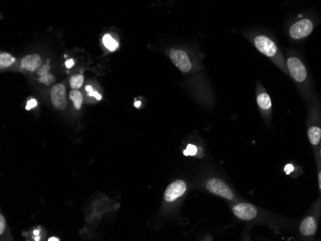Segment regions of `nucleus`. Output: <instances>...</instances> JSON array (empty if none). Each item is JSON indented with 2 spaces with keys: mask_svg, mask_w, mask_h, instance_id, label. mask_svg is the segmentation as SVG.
<instances>
[{
  "mask_svg": "<svg viewBox=\"0 0 321 241\" xmlns=\"http://www.w3.org/2000/svg\"><path fill=\"white\" fill-rule=\"evenodd\" d=\"M83 83H84V76L81 74H77L70 78V86L72 87V89H78L83 86Z\"/></svg>",
  "mask_w": 321,
  "mask_h": 241,
  "instance_id": "f3484780",
  "label": "nucleus"
},
{
  "mask_svg": "<svg viewBox=\"0 0 321 241\" xmlns=\"http://www.w3.org/2000/svg\"><path fill=\"white\" fill-rule=\"evenodd\" d=\"M314 28V22L310 17H303L297 20L289 28V36L293 40H301L312 33Z\"/></svg>",
  "mask_w": 321,
  "mask_h": 241,
  "instance_id": "7ed1b4c3",
  "label": "nucleus"
},
{
  "mask_svg": "<svg viewBox=\"0 0 321 241\" xmlns=\"http://www.w3.org/2000/svg\"><path fill=\"white\" fill-rule=\"evenodd\" d=\"M198 149L197 147L194 146V145H188L187 149L184 151V155L185 156H194L197 153Z\"/></svg>",
  "mask_w": 321,
  "mask_h": 241,
  "instance_id": "a211bd4d",
  "label": "nucleus"
},
{
  "mask_svg": "<svg viewBox=\"0 0 321 241\" xmlns=\"http://www.w3.org/2000/svg\"><path fill=\"white\" fill-rule=\"evenodd\" d=\"M21 67L28 71H35L42 67V59L39 55H28L21 61Z\"/></svg>",
  "mask_w": 321,
  "mask_h": 241,
  "instance_id": "9d476101",
  "label": "nucleus"
},
{
  "mask_svg": "<svg viewBox=\"0 0 321 241\" xmlns=\"http://www.w3.org/2000/svg\"><path fill=\"white\" fill-rule=\"evenodd\" d=\"M308 137L312 146L319 145L321 141V127L317 125H312L308 130Z\"/></svg>",
  "mask_w": 321,
  "mask_h": 241,
  "instance_id": "f8f14e48",
  "label": "nucleus"
},
{
  "mask_svg": "<svg viewBox=\"0 0 321 241\" xmlns=\"http://www.w3.org/2000/svg\"><path fill=\"white\" fill-rule=\"evenodd\" d=\"M51 101L53 106L58 110L66 109L67 102V95H66V87L64 85L59 84L53 86L51 91Z\"/></svg>",
  "mask_w": 321,
  "mask_h": 241,
  "instance_id": "0eeeda50",
  "label": "nucleus"
},
{
  "mask_svg": "<svg viewBox=\"0 0 321 241\" xmlns=\"http://www.w3.org/2000/svg\"><path fill=\"white\" fill-rule=\"evenodd\" d=\"M187 186L186 183L183 181H175L171 183L165 190L164 197L166 202H174L176 199L183 196L186 192Z\"/></svg>",
  "mask_w": 321,
  "mask_h": 241,
  "instance_id": "423d86ee",
  "label": "nucleus"
},
{
  "mask_svg": "<svg viewBox=\"0 0 321 241\" xmlns=\"http://www.w3.org/2000/svg\"><path fill=\"white\" fill-rule=\"evenodd\" d=\"M70 98L71 99V101L73 102L74 108L77 109V110H80L81 107H82V104H83V95H82V94L77 89H72L70 92Z\"/></svg>",
  "mask_w": 321,
  "mask_h": 241,
  "instance_id": "4468645a",
  "label": "nucleus"
},
{
  "mask_svg": "<svg viewBox=\"0 0 321 241\" xmlns=\"http://www.w3.org/2000/svg\"><path fill=\"white\" fill-rule=\"evenodd\" d=\"M257 103H258V106L260 107V109H261L262 111H270L271 106H272L270 96H269L268 93H266L264 91L258 93V95H257Z\"/></svg>",
  "mask_w": 321,
  "mask_h": 241,
  "instance_id": "ddd939ff",
  "label": "nucleus"
},
{
  "mask_svg": "<svg viewBox=\"0 0 321 241\" xmlns=\"http://www.w3.org/2000/svg\"><path fill=\"white\" fill-rule=\"evenodd\" d=\"M5 219L3 216H0V233L2 234L4 232V229H5Z\"/></svg>",
  "mask_w": 321,
  "mask_h": 241,
  "instance_id": "412c9836",
  "label": "nucleus"
},
{
  "mask_svg": "<svg viewBox=\"0 0 321 241\" xmlns=\"http://www.w3.org/2000/svg\"><path fill=\"white\" fill-rule=\"evenodd\" d=\"M253 43L261 54L273 61L274 64H276L285 73L289 74L286 67V61L284 60L283 54L273 40L266 35H257L253 39Z\"/></svg>",
  "mask_w": 321,
  "mask_h": 241,
  "instance_id": "f257e3e1",
  "label": "nucleus"
},
{
  "mask_svg": "<svg viewBox=\"0 0 321 241\" xmlns=\"http://www.w3.org/2000/svg\"><path fill=\"white\" fill-rule=\"evenodd\" d=\"M206 188L213 194H216V195L228 199V200L234 199L233 191L226 185L224 182H222L221 180L211 179L207 182Z\"/></svg>",
  "mask_w": 321,
  "mask_h": 241,
  "instance_id": "39448f33",
  "label": "nucleus"
},
{
  "mask_svg": "<svg viewBox=\"0 0 321 241\" xmlns=\"http://www.w3.org/2000/svg\"><path fill=\"white\" fill-rule=\"evenodd\" d=\"M37 105H38V102L36 101L35 99H30L26 105L27 111H29V110H31V109H33V108H35Z\"/></svg>",
  "mask_w": 321,
  "mask_h": 241,
  "instance_id": "aec40b11",
  "label": "nucleus"
},
{
  "mask_svg": "<svg viewBox=\"0 0 321 241\" xmlns=\"http://www.w3.org/2000/svg\"><path fill=\"white\" fill-rule=\"evenodd\" d=\"M49 69H50V66L48 64H45V65H42V67L37 70V74L39 76L38 80L46 86H50L55 81L54 76L49 73Z\"/></svg>",
  "mask_w": 321,
  "mask_h": 241,
  "instance_id": "9b49d317",
  "label": "nucleus"
},
{
  "mask_svg": "<svg viewBox=\"0 0 321 241\" xmlns=\"http://www.w3.org/2000/svg\"><path fill=\"white\" fill-rule=\"evenodd\" d=\"M74 66V60L70 59V60L66 61V67L68 69H71Z\"/></svg>",
  "mask_w": 321,
  "mask_h": 241,
  "instance_id": "4be33fe9",
  "label": "nucleus"
},
{
  "mask_svg": "<svg viewBox=\"0 0 321 241\" xmlns=\"http://www.w3.org/2000/svg\"><path fill=\"white\" fill-rule=\"evenodd\" d=\"M318 182H319V189H320L321 191V169L318 172Z\"/></svg>",
  "mask_w": 321,
  "mask_h": 241,
  "instance_id": "b1692460",
  "label": "nucleus"
},
{
  "mask_svg": "<svg viewBox=\"0 0 321 241\" xmlns=\"http://www.w3.org/2000/svg\"><path fill=\"white\" fill-rule=\"evenodd\" d=\"M86 91H87V93H89V95H90V96H94V97L96 98V100H98V101H99V100H101V99H102V96H101V95H100V94H98V93L96 92V91H94L92 86H87V87H86Z\"/></svg>",
  "mask_w": 321,
  "mask_h": 241,
  "instance_id": "6ab92c4d",
  "label": "nucleus"
},
{
  "mask_svg": "<svg viewBox=\"0 0 321 241\" xmlns=\"http://www.w3.org/2000/svg\"><path fill=\"white\" fill-rule=\"evenodd\" d=\"M320 156H321V149H320Z\"/></svg>",
  "mask_w": 321,
  "mask_h": 241,
  "instance_id": "bb28decb",
  "label": "nucleus"
},
{
  "mask_svg": "<svg viewBox=\"0 0 321 241\" xmlns=\"http://www.w3.org/2000/svg\"><path fill=\"white\" fill-rule=\"evenodd\" d=\"M140 105H141L140 101H136V102H135V107H137V108H139Z\"/></svg>",
  "mask_w": 321,
  "mask_h": 241,
  "instance_id": "393cba45",
  "label": "nucleus"
},
{
  "mask_svg": "<svg viewBox=\"0 0 321 241\" xmlns=\"http://www.w3.org/2000/svg\"><path fill=\"white\" fill-rule=\"evenodd\" d=\"M285 170H286V174H290L294 170V166L291 164H287L285 167Z\"/></svg>",
  "mask_w": 321,
  "mask_h": 241,
  "instance_id": "5701e85b",
  "label": "nucleus"
},
{
  "mask_svg": "<svg viewBox=\"0 0 321 241\" xmlns=\"http://www.w3.org/2000/svg\"><path fill=\"white\" fill-rule=\"evenodd\" d=\"M16 59L12 57L8 53H1L0 55V68L1 69L10 67L13 63H15Z\"/></svg>",
  "mask_w": 321,
  "mask_h": 241,
  "instance_id": "dca6fc26",
  "label": "nucleus"
},
{
  "mask_svg": "<svg viewBox=\"0 0 321 241\" xmlns=\"http://www.w3.org/2000/svg\"><path fill=\"white\" fill-rule=\"evenodd\" d=\"M233 213L235 216L242 220H252L257 216V214H258L256 207L250 204H245V203L237 204L233 207Z\"/></svg>",
  "mask_w": 321,
  "mask_h": 241,
  "instance_id": "6e6552de",
  "label": "nucleus"
},
{
  "mask_svg": "<svg viewBox=\"0 0 321 241\" xmlns=\"http://www.w3.org/2000/svg\"><path fill=\"white\" fill-rule=\"evenodd\" d=\"M286 67L289 75L295 80V83L298 86L307 87L309 76L303 62L296 56H289L286 60Z\"/></svg>",
  "mask_w": 321,
  "mask_h": 241,
  "instance_id": "f03ea898",
  "label": "nucleus"
},
{
  "mask_svg": "<svg viewBox=\"0 0 321 241\" xmlns=\"http://www.w3.org/2000/svg\"><path fill=\"white\" fill-rule=\"evenodd\" d=\"M103 43L106 48L110 51H115L119 47V43L110 34H105L103 36Z\"/></svg>",
  "mask_w": 321,
  "mask_h": 241,
  "instance_id": "2eb2a0df",
  "label": "nucleus"
},
{
  "mask_svg": "<svg viewBox=\"0 0 321 241\" xmlns=\"http://www.w3.org/2000/svg\"><path fill=\"white\" fill-rule=\"evenodd\" d=\"M48 240H49V241H58V240H59V239H58V238H56V237H50V238H49V239H48Z\"/></svg>",
  "mask_w": 321,
  "mask_h": 241,
  "instance_id": "a878e982",
  "label": "nucleus"
},
{
  "mask_svg": "<svg viewBox=\"0 0 321 241\" xmlns=\"http://www.w3.org/2000/svg\"><path fill=\"white\" fill-rule=\"evenodd\" d=\"M169 58L172 61L175 67L181 72H189L192 68L189 55L181 49H171L169 52Z\"/></svg>",
  "mask_w": 321,
  "mask_h": 241,
  "instance_id": "20e7f679",
  "label": "nucleus"
},
{
  "mask_svg": "<svg viewBox=\"0 0 321 241\" xmlns=\"http://www.w3.org/2000/svg\"><path fill=\"white\" fill-rule=\"evenodd\" d=\"M299 231L304 236H313L317 231V221L314 216H307L301 221Z\"/></svg>",
  "mask_w": 321,
  "mask_h": 241,
  "instance_id": "1a4fd4ad",
  "label": "nucleus"
}]
</instances>
